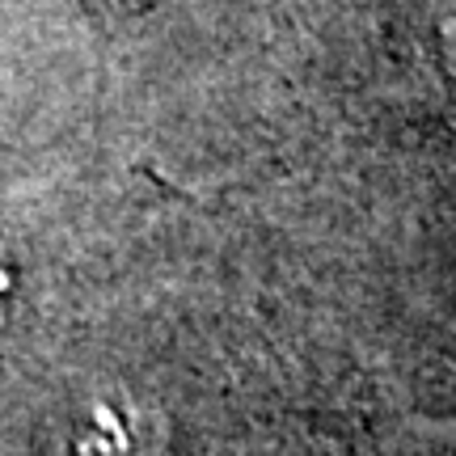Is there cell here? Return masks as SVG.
I'll list each match as a JSON object with an SVG mask.
<instances>
[{
	"label": "cell",
	"mask_w": 456,
	"mask_h": 456,
	"mask_svg": "<svg viewBox=\"0 0 456 456\" xmlns=\"http://www.w3.org/2000/svg\"><path fill=\"white\" fill-rule=\"evenodd\" d=\"M0 300H4V275H0Z\"/></svg>",
	"instance_id": "6da1fadb"
}]
</instances>
